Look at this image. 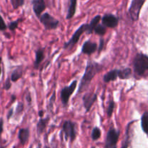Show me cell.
Returning a JSON list of instances; mask_svg holds the SVG:
<instances>
[{
	"label": "cell",
	"instance_id": "6da1fadb",
	"mask_svg": "<svg viewBox=\"0 0 148 148\" xmlns=\"http://www.w3.org/2000/svg\"><path fill=\"white\" fill-rule=\"evenodd\" d=\"M103 70V65L98 62L88 61L85 72L79 85L78 93H82L89 88L90 85L95 75Z\"/></svg>",
	"mask_w": 148,
	"mask_h": 148
},
{
	"label": "cell",
	"instance_id": "7a4b0ae2",
	"mask_svg": "<svg viewBox=\"0 0 148 148\" xmlns=\"http://www.w3.org/2000/svg\"><path fill=\"white\" fill-rule=\"evenodd\" d=\"M133 68L137 76L143 77L148 70V56L143 53L136 54L133 59Z\"/></svg>",
	"mask_w": 148,
	"mask_h": 148
},
{
	"label": "cell",
	"instance_id": "3957f363",
	"mask_svg": "<svg viewBox=\"0 0 148 148\" xmlns=\"http://www.w3.org/2000/svg\"><path fill=\"white\" fill-rule=\"evenodd\" d=\"M88 28V23H85V24H82V25H80L79 27V28L75 32L72 36L71 37V38L68 40L67 42L64 43V49H71L78 43L79 38L82 36V35L85 32L87 31Z\"/></svg>",
	"mask_w": 148,
	"mask_h": 148
},
{
	"label": "cell",
	"instance_id": "277c9868",
	"mask_svg": "<svg viewBox=\"0 0 148 148\" xmlns=\"http://www.w3.org/2000/svg\"><path fill=\"white\" fill-rule=\"evenodd\" d=\"M40 23L46 30H54L59 25V21L48 12L41 14L39 17Z\"/></svg>",
	"mask_w": 148,
	"mask_h": 148
},
{
	"label": "cell",
	"instance_id": "5b68a950",
	"mask_svg": "<svg viewBox=\"0 0 148 148\" xmlns=\"http://www.w3.org/2000/svg\"><path fill=\"white\" fill-rule=\"evenodd\" d=\"M145 1L146 0H132V1L131 5L128 10L129 15L132 20L136 22L139 20L140 11Z\"/></svg>",
	"mask_w": 148,
	"mask_h": 148
},
{
	"label": "cell",
	"instance_id": "8992f818",
	"mask_svg": "<svg viewBox=\"0 0 148 148\" xmlns=\"http://www.w3.org/2000/svg\"><path fill=\"white\" fill-rule=\"evenodd\" d=\"M77 85V81L75 80L70 84V85L64 87L61 90V101L62 105L64 107L67 106L69 98L76 90Z\"/></svg>",
	"mask_w": 148,
	"mask_h": 148
},
{
	"label": "cell",
	"instance_id": "52a82bcc",
	"mask_svg": "<svg viewBox=\"0 0 148 148\" xmlns=\"http://www.w3.org/2000/svg\"><path fill=\"white\" fill-rule=\"evenodd\" d=\"M62 132L66 140L69 139L71 142H73L77 136L76 124L70 120H66L62 125Z\"/></svg>",
	"mask_w": 148,
	"mask_h": 148
},
{
	"label": "cell",
	"instance_id": "ba28073f",
	"mask_svg": "<svg viewBox=\"0 0 148 148\" xmlns=\"http://www.w3.org/2000/svg\"><path fill=\"white\" fill-rule=\"evenodd\" d=\"M120 132L114 128L108 130L106 139V148H117V143L119 138Z\"/></svg>",
	"mask_w": 148,
	"mask_h": 148
},
{
	"label": "cell",
	"instance_id": "9c48e42d",
	"mask_svg": "<svg viewBox=\"0 0 148 148\" xmlns=\"http://www.w3.org/2000/svg\"><path fill=\"white\" fill-rule=\"evenodd\" d=\"M98 98V94L93 93V92H87L82 97V101H83V106L85 108L86 112H89L90 111L91 108L95 103V101Z\"/></svg>",
	"mask_w": 148,
	"mask_h": 148
},
{
	"label": "cell",
	"instance_id": "30bf717a",
	"mask_svg": "<svg viewBox=\"0 0 148 148\" xmlns=\"http://www.w3.org/2000/svg\"><path fill=\"white\" fill-rule=\"evenodd\" d=\"M103 25L106 27L115 28L119 25V18L112 14H106L101 17Z\"/></svg>",
	"mask_w": 148,
	"mask_h": 148
},
{
	"label": "cell",
	"instance_id": "8fae6325",
	"mask_svg": "<svg viewBox=\"0 0 148 148\" xmlns=\"http://www.w3.org/2000/svg\"><path fill=\"white\" fill-rule=\"evenodd\" d=\"M98 49V44L96 43L92 42L91 40H88L85 41L82 47V53L84 54L90 56L92 53L96 52Z\"/></svg>",
	"mask_w": 148,
	"mask_h": 148
},
{
	"label": "cell",
	"instance_id": "7c38bea8",
	"mask_svg": "<svg viewBox=\"0 0 148 148\" xmlns=\"http://www.w3.org/2000/svg\"><path fill=\"white\" fill-rule=\"evenodd\" d=\"M32 4H33V12L36 17L39 18L46 8L44 0H32Z\"/></svg>",
	"mask_w": 148,
	"mask_h": 148
},
{
	"label": "cell",
	"instance_id": "4fadbf2b",
	"mask_svg": "<svg viewBox=\"0 0 148 148\" xmlns=\"http://www.w3.org/2000/svg\"><path fill=\"white\" fill-rule=\"evenodd\" d=\"M29 137H30V131L28 128L20 129L18 132V138L20 143L23 145H25V143L28 141Z\"/></svg>",
	"mask_w": 148,
	"mask_h": 148
},
{
	"label": "cell",
	"instance_id": "5bb4252c",
	"mask_svg": "<svg viewBox=\"0 0 148 148\" xmlns=\"http://www.w3.org/2000/svg\"><path fill=\"white\" fill-rule=\"evenodd\" d=\"M132 77V70L131 68L127 67L118 69V77L121 79H128Z\"/></svg>",
	"mask_w": 148,
	"mask_h": 148
},
{
	"label": "cell",
	"instance_id": "9a60e30c",
	"mask_svg": "<svg viewBox=\"0 0 148 148\" xmlns=\"http://www.w3.org/2000/svg\"><path fill=\"white\" fill-rule=\"evenodd\" d=\"M77 0H70V4L68 7L67 13H66V20H71L75 16L77 9Z\"/></svg>",
	"mask_w": 148,
	"mask_h": 148
},
{
	"label": "cell",
	"instance_id": "2e32d148",
	"mask_svg": "<svg viewBox=\"0 0 148 148\" xmlns=\"http://www.w3.org/2000/svg\"><path fill=\"white\" fill-rule=\"evenodd\" d=\"M44 49H38L36 51V59L34 62V68L35 69H38V66L40 64L43 62L44 59Z\"/></svg>",
	"mask_w": 148,
	"mask_h": 148
},
{
	"label": "cell",
	"instance_id": "e0dca14e",
	"mask_svg": "<svg viewBox=\"0 0 148 148\" xmlns=\"http://www.w3.org/2000/svg\"><path fill=\"white\" fill-rule=\"evenodd\" d=\"M118 78V69H113L103 75V81L105 82H110L115 81Z\"/></svg>",
	"mask_w": 148,
	"mask_h": 148
},
{
	"label": "cell",
	"instance_id": "ac0fdd59",
	"mask_svg": "<svg viewBox=\"0 0 148 148\" xmlns=\"http://www.w3.org/2000/svg\"><path fill=\"white\" fill-rule=\"evenodd\" d=\"M49 121V118L47 117V118H40V119L38 120L37 123V132L38 134L40 135V134H43L44 130H46V126H47L48 123Z\"/></svg>",
	"mask_w": 148,
	"mask_h": 148
},
{
	"label": "cell",
	"instance_id": "d6986e66",
	"mask_svg": "<svg viewBox=\"0 0 148 148\" xmlns=\"http://www.w3.org/2000/svg\"><path fill=\"white\" fill-rule=\"evenodd\" d=\"M101 20V15H97L95 16L94 18L92 19L90 23L88 24V28L87 30L86 33L87 34H92L93 33V30L95 27V26L99 23L100 20Z\"/></svg>",
	"mask_w": 148,
	"mask_h": 148
},
{
	"label": "cell",
	"instance_id": "ffe728a7",
	"mask_svg": "<svg viewBox=\"0 0 148 148\" xmlns=\"http://www.w3.org/2000/svg\"><path fill=\"white\" fill-rule=\"evenodd\" d=\"M22 76H23V69H22V68H17L12 73L10 79H11L12 82H17L19 79L22 77Z\"/></svg>",
	"mask_w": 148,
	"mask_h": 148
},
{
	"label": "cell",
	"instance_id": "44dd1931",
	"mask_svg": "<svg viewBox=\"0 0 148 148\" xmlns=\"http://www.w3.org/2000/svg\"><path fill=\"white\" fill-rule=\"evenodd\" d=\"M147 125H148V113L147 111L143 114L141 117V127L143 131L145 134L147 133Z\"/></svg>",
	"mask_w": 148,
	"mask_h": 148
},
{
	"label": "cell",
	"instance_id": "7402d4cb",
	"mask_svg": "<svg viewBox=\"0 0 148 148\" xmlns=\"http://www.w3.org/2000/svg\"><path fill=\"white\" fill-rule=\"evenodd\" d=\"M106 31H107L106 27L104 25H103L99 24V23L95 26V27L93 30V32H95V34L99 35V36H104V35L106 33Z\"/></svg>",
	"mask_w": 148,
	"mask_h": 148
},
{
	"label": "cell",
	"instance_id": "603a6c76",
	"mask_svg": "<svg viewBox=\"0 0 148 148\" xmlns=\"http://www.w3.org/2000/svg\"><path fill=\"white\" fill-rule=\"evenodd\" d=\"M101 131L98 127H95V128L92 130V134H91V137H92V140L93 141H96L98 139L101 137Z\"/></svg>",
	"mask_w": 148,
	"mask_h": 148
},
{
	"label": "cell",
	"instance_id": "cb8c5ba5",
	"mask_svg": "<svg viewBox=\"0 0 148 148\" xmlns=\"http://www.w3.org/2000/svg\"><path fill=\"white\" fill-rule=\"evenodd\" d=\"M114 108H115V102H114V100H111L108 103V107H107V116H108V118L112 116Z\"/></svg>",
	"mask_w": 148,
	"mask_h": 148
},
{
	"label": "cell",
	"instance_id": "d4e9b609",
	"mask_svg": "<svg viewBox=\"0 0 148 148\" xmlns=\"http://www.w3.org/2000/svg\"><path fill=\"white\" fill-rule=\"evenodd\" d=\"M11 4L12 5V7L14 10H17L20 7L23 5L25 0H10Z\"/></svg>",
	"mask_w": 148,
	"mask_h": 148
},
{
	"label": "cell",
	"instance_id": "484cf974",
	"mask_svg": "<svg viewBox=\"0 0 148 148\" xmlns=\"http://www.w3.org/2000/svg\"><path fill=\"white\" fill-rule=\"evenodd\" d=\"M20 19H18V20H15V21H12L11 22V23L9 24V26H8V28L10 29V30H12V31H14V30H16V29L18 27V25H19V23L20 21Z\"/></svg>",
	"mask_w": 148,
	"mask_h": 148
},
{
	"label": "cell",
	"instance_id": "4316f807",
	"mask_svg": "<svg viewBox=\"0 0 148 148\" xmlns=\"http://www.w3.org/2000/svg\"><path fill=\"white\" fill-rule=\"evenodd\" d=\"M24 110V105L22 102H19L17 104V107H16V114H20Z\"/></svg>",
	"mask_w": 148,
	"mask_h": 148
},
{
	"label": "cell",
	"instance_id": "83f0119b",
	"mask_svg": "<svg viewBox=\"0 0 148 148\" xmlns=\"http://www.w3.org/2000/svg\"><path fill=\"white\" fill-rule=\"evenodd\" d=\"M7 28V26L6 25L5 22H4V19L2 18L1 15H0V31H3L5 30Z\"/></svg>",
	"mask_w": 148,
	"mask_h": 148
},
{
	"label": "cell",
	"instance_id": "f1b7e54d",
	"mask_svg": "<svg viewBox=\"0 0 148 148\" xmlns=\"http://www.w3.org/2000/svg\"><path fill=\"white\" fill-rule=\"evenodd\" d=\"M11 79H10V78H7V79H6L5 83H4L3 88H4L5 90H10V88H11Z\"/></svg>",
	"mask_w": 148,
	"mask_h": 148
},
{
	"label": "cell",
	"instance_id": "f546056e",
	"mask_svg": "<svg viewBox=\"0 0 148 148\" xmlns=\"http://www.w3.org/2000/svg\"><path fill=\"white\" fill-rule=\"evenodd\" d=\"M104 45V40L103 38H101L100 40V46L99 48H98V52H101V51L103 50V48Z\"/></svg>",
	"mask_w": 148,
	"mask_h": 148
},
{
	"label": "cell",
	"instance_id": "4dcf8cb0",
	"mask_svg": "<svg viewBox=\"0 0 148 148\" xmlns=\"http://www.w3.org/2000/svg\"><path fill=\"white\" fill-rule=\"evenodd\" d=\"M54 101H55V92H53V95H52V96L50 98V106H51V108H52V105H53V103H54Z\"/></svg>",
	"mask_w": 148,
	"mask_h": 148
},
{
	"label": "cell",
	"instance_id": "1f68e13d",
	"mask_svg": "<svg viewBox=\"0 0 148 148\" xmlns=\"http://www.w3.org/2000/svg\"><path fill=\"white\" fill-rule=\"evenodd\" d=\"M13 112H14V110H13V108H10V111H9V112H8V114H7V119H10L12 116Z\"/></svg>",
	"mask_w": 148,
	"mask_h": 148
},
{
	"label": "cell",
	"instance_id": "d6a6232c",
	"mask_svg": "<svg viewBox=\"0 0 148 148\" xmlns=\"http://www.w3.org/2000/svg\"><path fill=\"white\" fill-rule=\"evenodd\" d=\"M26 101H27V102L29 104L31 103L32 99H31V97H30V95L29 92H27V95H26Z\"/></svg>",
	"mask_w": 148,
	"mask_h": 148
},
{
	"label": "cell",
	"instance_id": "836d02e7",
	"mask_svg": "<svg viewBox=\"0 0 148 148\" xmlns=\"http://www.w3.org/2000/svg\"><path fill=\"white\" fill-rule=\"evenodd\" d=\"M3 132V120H0V134Z\"/></svg>",
	"mask_w": 148,
	"mask_h": 148
},
{
	"label": "cell",
	"instance_id": "e575fe53",
	"mask_svg": "<svg viewBox=\"0 0 148 148\" xmlns=\"http://www.w3.org/2000/svg\"><path fill=\"white\" fill-rule=\"evenodd\" d=\"M43 114H44V111H43V110H40V111H38V116L40 118H42V117H43Z\"/></svg>",
	"mask_w": 148,
	"mask_h": 148
},
{
	"label": "cell",
	"instance_id": "d590c367",
	"mask_svg": "<svg viewBox=\"0 0 148 148\" xmlns=\"http://www.w3.org/2000/svg\"><path fill=\"white\" fill-rule=\"evenodd\" d=\"M1 66H0V76H1Z\"/></svg>",
	"mask_w": 148,
	"mask_h": 148
},
{
	"label": "cell",
	"instance_id": "8d00e7d4",
	"mask_svg": "<svg viewBox=\"0 0 148 148\" xmlns=\"http://www.w3.org/2000/svg\"><path fill=\"white\" fill-rule=\"evenodd\" d=\"M1 58L0 57V64H1Z\"/></svg>",
	"mask_w": 148,
	"mask_h": 148
},
{
	"label": "cell",
	"instance_id": "74e56055",
	"mask_svg": "<svg viewBox=\"0 0 148 148\" xmlns=\"http://www.w3.org/2000/svg\"><path fill=\"white\" fill-rule=\"evenodd\" d=\"M44 148H50L49 147H48V146H46V147H45Z\"/></svg>",
	"mask_w": 148,
	"mask_h": 148
},
{
	"label": "cell",
	"instance_id": "f35d334b",
	"mask_svg": "<svg viewBox=\"0 0 148 148\" xmlns=\"http://www.w3.org/2000/svg\"><path fill=\"white\" fill-rule=\"evenodd\" d=\"M0 148H4V147H0Z\"/></svg>",
	"mask_w": 148,
	"mask_h": 148
}]
</instances>
